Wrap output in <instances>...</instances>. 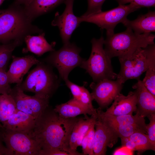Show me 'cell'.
Wrapping results in <instances>:
<instances>
[{
    "label": "cell",
    "instance_id": "obj_1",
    "mask_svg": "<svg viewBox=\"0 0 155 155\" xmlns=\"http://www.w3.org/2000/svg\"><path fill=\"white\" fill-rule=\"evenodd\" d=\"M78 119L76 117H63L49 106L36 119L34 127L28 134L38 142L41 150L60 149L82 155L71 149L69 144L71 133Z\"/></svg>",
    "mask_w": 155,
    "mask_h": 155
},
{
    "label": "cell",
    "instance_id": "obj_2",
    "mask_svg": "<svg viewBox=\"0 0 155 155\" xmlns=\"http://www.w3.org/2000/svg\"><path fill=\"white\" fill-rule=\"evenodd\" d=\"M32 22L22 5L13 3L6 9H0V43L23 42L27 35L43 32Z\"/></svg>",
    "mask_w": 155,
    "mask_h": 155
},
{
    "label": "cell",
    "instance_id": "obj_3",
    "mask_svg": "<svg viewBox=\"0 0 155 155\" xmlns=\"http://www.w3.org/2000/svg\"><path fill=\"white\" fill-rule=\"evenodd\" d=\"M106 35L104 50L111 59L114 57L119 59L127 58L138 49L154 44V34H137L128 28L122 32L106 34Z\"/></svg>",
    "mask_w": 155,
    "mask_h": 155
},
{
    "label": "cell",
    "instance_id": "obj_4",
    "mask_svg": "<svg viewBox=\"0 0 155 155\" xmlns=\"http://www.w3.org/2000/svg\"><path fill=\"white\" fill-rule=\"evenodd\" d=\"M60 82L53 67L43 60L40 61L20 86L24 92H32L36 96L50 99L59 87Z\"/></svg>",
    "mask_w": 155,
    "mask_h": 155
},
{
    "label": "cell",
    "instance_id": "obj_5",
    "mask_svg": "<svg viewBox=\"0 0 155 155\" xmlns=\"http://www.w3.org/2000/svg\"><path fill=\"white\" fill-rule=\"evenodd\" d=\"M104 41L102 36L99 39L93 38L92 39L90 55L80 66L86 70L92 77L94 82L104 79L113 80L117 78V74L113 69L111 59L103 48Z\"/></svg>",
    "mask_w": 155,
    "mask_h": 155
},
{
    "label": "cell",
    "instance_id": "obj_6",
    "mask_svg": "<svg viewBox=\"0 0 155 155\" xmlns=\"http://www.w3.org/2000/svg\"><path fill=\"white\" fill-rule=\"evenodd\" d=\"M119 59L121 69L117 80L123 84L129 79H140L151 62L155 60V44L140 48L129 57Z\"/></svg>",
    "mask_w": 155,
    "mask_h": 155
},
{
    "label": "cell",
    "instance_id": "obj_7",
    "mask_svg": "<svg viewBox=\"0 0 155 155\" xmlns=\"http://www.w3.org/2000/svg\"><path fill=\"white\" fill-rule=\"evenodd\" d=\"M81 49L74 43L64 44L59 50L51 52L43 60L56 68L60 77L64 81L68 79L70 72L75 67L80 66L86 59L80 55Z\"/></svg>",
    "mask_w": 155,
    "mask_h": 155
},
{
    "label": "cell",
    "instance_id": "obj_8",
    "mask_svg": "<svg viewBox=\"0 0 155 155\" xmlns=\"http://www.w3.org/2000/svg\"><path fill=\"white\" fill-rule=\"evenodd\" d=\"M140 7L132 3L127 5H119L111 9L80 17L81 22L94 24L101 29H105L106 34L114 32V29L119 23H123L130 13L138 10Z\"/></svg>",
    "mask_w": 155,
    "mask_h": 155
},
{
    "label": "cell",
    "instance_id": "obj_9",
    "mask_svg": "<svg viewBox=\"0 0 155 155\" xmlns=\"http://www.w3.org/2000/svg\"><path fill=\"white\" fill-rule=\"evenodd\" d=\"M4 142L9 155H39L41 149L28 134L2 129Z\"/></svg>",
    "mask_w": 155,
    "mask_h": 155
},
{
    "label": "cell",
    "instance_id": "obj_10",
    "mask_svg": "<svg viewBox=\"0 0 155 155\" xmlns=\"http://www.w3.org/2000/svg\"><path fill=\"white\" fill-rule=\"evenodd\" d=\"M20 84L16 85L9 93L15 102L17 109L32 117L38 118L49 106V99L35 95H28L24 93Z\"/></svg>",
    "mask_w": 155,
    "mask_h": 155
},
{
    "label": "cell",
    "instance_id": "obj_11",
    "mask_svg": "<svg viewBox=\"0 0 155 155\" xmlns=\"http://www.w3.org/2000/svg\"><path fill=\"white\" fill-rule=\"evenodd\" d=\"M123 84L117 80L104 79L92 82L90 87L93 99L102 109L107 107L114 100L122 89Z\"/></svg>",
    "mask_w": 155,
    "mask_h": 155
},
{
    "label": "cell",
    "instance_id": "obj_12",
    "mask_svg": "<svg viewBox=\"0 0 155 155\" xmlns=\"http://www.w3.org/2000/svg\"><path fill=\"white\" fill-rule=\"evenodd\" d=\"M74 1L66 0L64 3L66 7L64 12L61 15L58 12H56L51 22L52 26L58 27L64 44L69 42L72 33L81 22L80 17L75 16L73 13Z\"/></svg>",
    "mask_w": 155,
    "mask_h": 155
},
{
    "label": "cell",
    "instance_id": "obj_13",
    "mask_svg": "<svg viewBox=\"0 0 155 155\" xmlns=\"http://www.w3.org/2000/svg\"><path fill=\"white\" fill-rule=\"evenodd\" d=\"M95 127L94 155H106L107 147H113L119 137L111 127L98 118Z\"/></svg>",
    "mask_w": 155,
    "mask_h": 155
},
{
    "label": "cell",
    "instance_id": "obj_14",
    "mask_svg": "<svg viewBox=\"0 0 155 155\" xmlns=\"http://www.w3.org/2000/svg\"><path fill=\"white\" fill-rule=\"evenodd\" d=\"M12 62L7 72L10 84H21L23 77L33 65L40 61L32 55L22 57L12 56Z\"/></svg>",
    "mask_w": 155,
    "mask_h": 155
},
{
    "label": "cell",
    "instance_id": "obj_15",
    "mask_svg": "<svg viewBox=\"0 0 155 155\" xmlns=\"http://www.w3.org/2000/svg\"><path fill=\"white\" fill-rule=\"evenodd\" d=\"M132 88L135 89L137 97L136 112L144 117L155 114V96L146 88L142 81L137 80Z\"/></svg>",
    "mask_w": 155,
    "mask_h": 155
},
{
    "label": "cell",
    "instance_id": "obj_16",
    "mask_svg": "<svg viewBox=\"0 0 155 155\" xmlns=\"http://www.w3.org/2000/svg\"><path fill=\"white\" fill-rule=\"evenodd\" d=\"M135 91H130L127 96L120 93L115 98L112 105L105 112L114 115H132L137 109Z\"/></svg>",
    "mask_w": 155,
    "mask_h": 155
},
{
    "label": "cell",
    "instance_id": "obj_17",
    "mask_svg": "<svg viewBox=\"0 0 155 155\" xmlns=\"http://www.w3.org/2000/svg\"><path fill=\"white\" fill-rule=\"evenodd\" d=\"M98 118L111 126L138 125L146 126L144 117L136 113L135 115H114L103 111L99 107L96 109Z\"/></svg>",
    "mask_w": 155,
    "mask_h": 155
},
{
    "label": "cell",
    "instance_id": "obj_18",
    "mask_svg": "<svg viewBox=\"0 0 155 155\" xmlns=\"http://www.w3.org/2000/svg\"><path fill=\"white\" fill-rule=\"evenodd\" d=\"M36 119L17 109L2 124L3 128L29 134L34 127Z\"/></svg>",
    "mask_w": 155,
    "mask_h": 155
},
{
    "label": "cell",
    "instance_id": "obj_19",
    "mask_svg": "<svg viewBox=\"0 0 155 155\" xmlns=\"http://www.w3.org/2000/svg\"><path fill=\"white\" fill-rule=\"evenodd\" d=\"M122 24L137 34L155 32V12L149 11L145 14L139 16L134 20H130L127 19Z\"/></svg>",
    "mask_w": 155,
    "mask_h": 155
},
{
    "label": "cell",
    "instance_id": "obj_20",
    "mask_svg": "<svg viewBox=\"0 0 155 155\" xmlns=\"http://www.w3.org/2000/svg\"><path fill=\"white\" fill-rule=\"evenodd\" d=\"M45 35L43 32L37 36L31 35L26 36L24 41L26 43V47L23 49L22 52L26 53L30 52L40 56L46 52L55 51V42L49 44L44 37Z\"/></svg>",
    "mask_w": 155,
    "mask_h": 155
},
{
    "label": "cell",
    "instance_id": "obj_21",
    "mask_svg": "<svg viewBox=\"0 0 155 155\" xmlns=\"http://www.w3.org/2000/svg\"><path fill=\"white\" fill-rule=\"evenodd\" d=\"M122 146L140 154L147 150H155V147L151 143L147 134L141 132H135L128 137L121 138Z\"/></svg>",
    "mask_w": 155,
    "mask_h": 155
},
{
    "label": "cell",
    "instance_id": "obj_22",
    "mask_svg": "<svg viewBox=\"0 0 155 155\" xmlns=\"http://www.w3.org/2000/svg\"><path fill=\"white\" fill-rule=\"evenodd\" d=\"M66 0H31L29 5L24 7L29 18L32 21L41 15L51 10Z\"/></svg>",
    "mask_w": 155,
    "mask_h": 155
},
{
    "label": "cell",
    "instance_id": "obj_23",
    "mask_svg": "<svg viewBox=\"0 0 155 155\" xmlns=\"http://www.w3.org/2000/svg\"><path fill=\"white\" fill-rule=\"evenodd\" d=\"M53 109L60 116L65 118L75 117L82 114L98 115L97 113L82 105L73 98L65 103L56 105Z\"/></svg>",
    "mask_w": 155,
    "mask_h": 155
},
{
    "label": "cell",
    "instance_id": "obj_24",
    "mask_svg": "<svg viewBox=\"0 0 155 155\" xmlns=\"http://www.w3.org/2000/svg\"><path fill=\"white\" fill-rule=\"evenodd\" d=\"M15 102L9 94L0 95V122H5L17 110Z\"/></svg>",
    "mask_w": 155,
    "mask_h": 155
},
{
    "label": "cell",
    "instance_id": "obj_25",
    "mask_svg": "<svg viewBox=\"0 0 155 155\" xmlns=\"http://www.w3.org/2000/svg\"><path fill=\"white\" fill-rule=\"evenodd\" d=\"M22 42L15 40L7 44L0 43V68L6 69L13 51Z\"/></svg>",
    "mask_w": 155,
    "mask_h": 155
},
{
    "label": "cell",
    "instance_id": "obj_26",
    "mask_svg": "<svg viewBox=\"0 0 155 155\" xmlns=\"http://www.w3.org/2000/svg\"><path fill=\"white\" fill-rule=\"evenodd\" d=\"M146 72L142 81L146 89L155 96V60L151 62Z\"/></svg>",
    "mask_w": 155,
    "mask_h": 155
},
{
    "label": "cell",
    "instance_id": "obj_27",
    "mask_svg": "<svg viewBox=\"0 0 155 155\" xmlns=\"http://www.w3.org/2000/svg\"><path fill=\"white\" fill-rule=\"evenodd\" d=\"M73 99L82 105L95 113H97L96 109L94 107L92 104V101L94 99L91 93L84 86H82L81 92L78 97Z\"/></svg>",
    "mask_w": 155,
    "mask_h": 155
},
{
    "label": "cell",
    "instance_id": "obj_28",
    "mask_svg": "<svg viewBox=\"0 0 155 155\" xmlns=\"http://www.w3.org/2000/svg\"><path fill=\"white\" fill-rule=\"evenodd\" d=\"M10 84L6 69L0 68V95L9 94L11 89Z\"/></svg>",
    "mask_w": 155,
    "mask_h": 155
},
{
    "label": "cell",
    "instance_id": "obj_29",
    "mask_svg": "<svg viewBox=\"0 0 155 155\" xmlns=\"http://www.w3.org/2000/svg\"><path fill=\"white\" fill-rule=\"evenodd\" d=\"M88 7L82 16H86L102 11V7L106 0H87Z\"/></svg>",
    "mask_w": 155,
    "mask_h": 155
},
{
    "label": "cell",
    "instance_id": "obj_30",
    "mask_svg": "<svg viewBox=\"0 0 155 155\" xmlns=\"http://www.w3.org/2000/svg\"><path fill=\"white\" fill-rule=\"evenodd\" d=\"M148 118L150 122L146 125L147 132L151 143L155 147V114L151 115Z\"/></svg>",
    "mask_w": 155,
    "mask_h": 155
},
{
    "label": "cell",
    "instance_id": "obj_31",
    "mask_svg": "<svg viewBox=\"0 0 155 155\" xmlns=\"http://www.w3.org/2000/svg\"><path fill=\"white\" fill-rule=\"evenodd\" d=\"M119 5H124L128 3H132L141 7H154L155 0H115Z\"/></svg>",
    "mask_w": 155,
    "mask_h": 155
},
{
    "label": "cell",
    "instance_id": "obj_32",
    "mask_svg": "<svg viewBox=\"0 0 155 155\" xmlns=\"http://www.w3.org/2000/svg\"><path fill=\"white\" fill-rule=\"evenodd\" d=\"M95 123L92 124L87 133V155H94L93 148L95 136Z\"/></svg>",
    "mask_w": 155,
    "mask_h": 155
},
{
    "label": "cell",
    "instance_id": "obj_33",
    "mask_svg": "<svg viewBox=\"0 0 155 155\" xmlns=\"http://www.w3.org/2000/svg\"><path fill=\"white\" fill-rule=\"evenodd\" d=\"M80 126V118L74 125L71 133L69 141V144L71 149L76 150L75 145L78 138V131Z\"/></svg>",
    "mask_w": 155,
    "mask_h": 155
},
{
    "label": "cell",
    "instance_id": "obj_34",
    "mask_svg": "<svg viewBox=\"0 0 155 155\" xmlns=\"http://www.w3.org/2000/svg\"><path fill=\"white\" fill-rule=\"evenodd\" d=\"M39 155H75L72 152L60 149L41 150Z\"/></svg>",
    "mask_w": 155,
    "mask_h": 155
},
{
    "label": "cell",
    "instance_id": "obj_35",
    "mask_svg": "<svg viewBox=\"0 0 155 155\" xmlns=\"http://www.w3.org/2000/svg\"><path fill=\"white\" fill-rule=\"evenodd\" d=\"M133 151L130 150L126 147L122 146L116 150L113 153V155H131Z\"/></svg>",
    "mask_w": 155,
    "mask_h": 155
},
{
    "label": "cell",
    "instance_id": "obj_36",
    "mask_svg": "<svg viewBox=\"0 0 155 155\" xmlns=\"http://www.w3.org/2000/svg\"><path fill=\"white\" fill-rule=\"evenodd\" d=\"M4 142L2 132H0V155H9L8 150L6 146L3 144Z\"/></svg>",
    "mask_w": 155,
    "mask_h": 155
},
{
    "label": "cell",
    "instance_id": "obj_37",
    "mask_svg": "<svg viewBox=\"0 0 155 155\" xmlns=\"http://www.w3.org/2000/svg\"><path fill=\"white\" fill-rule=\"evenodd\" d=\"M81 146L82 147L83 154L87 155V133L83 138L81 142Z\"/></svg>",
    "mask_w": 155,
    "mask_h": 155
},
{
    "label": "cell",
    "instance_id": "obj_38",
    "mask_svg": "<svg viewBox=\"0 0 155 155\" xmlns=\"http://www.w3.org/2000/svg\"><path fill=\"white\" fill-rule=\"evenodd\" d=\"M31 0H15L13 2L17 5H21L24 7L27 6Z\"/></svg>",
    "mask_w": 155,
    "mask_h": 155
},
{
    "label": "cell",
    "instance_id": "obj_39",
    "mask_svg": "<svg viewBox=\"0 0 155 155\" xmlns=\"http://www.w3.org/2000/svg\"><path fill=\"white\" fill-rule=\"evenodd\" d=\"M5 0H0V6Z\"/></svg>",
    "mask_w": 155,
    "mask_h": 155
}]
</instances>
